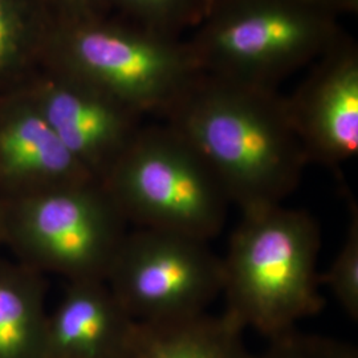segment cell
I'll use <instances>...</instances> for the list:
<instances>
[{"mask_svg": "<svg viewBox=\"0 0 358 358\" xmlns=\"http://www.w3.org/2000/svg\"><path fill=\"white\" fill-rule=\"evenodd\" d=\"M164 120L242 213L282 205L308 165L278 90L202 73Z\"/></svg>", "mask_w": 358, "mask_h": 358, "instance_id": "6da1fadb", "label": "cell"}, {"mask_svg": "<svg viewBox=\"0 0 358 358\" xmlns=\"http://www.w3.org/2000/svg\"><path fill=\"white\" fill-rule=\"evenodd\" d=\"M320 247V226L304 210L276 205L242 213L222 259L223 316L241 331L273 338L317 315Z\"/></svg>", "mask_w": 358, "mask_h": 358, "instance_id": "7a4b0ae2", "label": "cell"}, {"mask_svg": "<svg viewBox=\"0 0 358 358\" xmlns=\"http://www.w3.org/2000/svg\"><path fill=\"white\" fill-rule=\"evenodd\" d=\"M41 68L76 77L142 117L162 118L202 75L185 38L110 16L56 20Z\"/></svg>", "mask_w": 358, "mask_h": 358, "instance_id": "3957f363", "label": "cell"}, {"mask_svg": "<svg viewBox=\"0 0 358 358\" xmlns=\"http://www.w3.org/2000/svg\"><path fill=\"white\" fill-rule=\"evenodd\" d=\"M343 35L337 15L312 0H234L186 41L202 73L278 90Z\"/></svg>", "mask_w": 358, "mask_h": 358, "instance_id": "277c9868", "label": "cell"}, {"mask_svg": "<svg viewBox=\"0 0 358 358\" xmlns=\"http://www.w3.org/2000/svg\"><path fill=\"white\" fill-rule=\"evenodd\" d=\"M128 223L208 242L230 199L203 158L167 124L142 127L103 182Z\"/></svg>", "mask_w": 358, "mask_h": 358, "instance_id": "5b68a950", "label": "cell"}, {"mask_svg": "<svg viewBox=\"0 0 358 358\" xmlns=\"http://www.w3.org/2000/svg\"><path fill=\"white\" fill-rule=\"evenodd\" d=\"M128 224L97 180L0 199L1 245L17 262L69 282H105Z\"/></svg>", "mask_w": 358, "mask_h": 358, "instance_id": "8992f818", "label": "cell"}, {"mask_svg": "<svg viewBox=\"0 0 358 358\" xmlns=\"http://www.w3.org/2000/svg\"><path fill=\"white\" fill-rule=\"evenodd\" d=\"M137 322L205 313L223 289V264L206 241L171 231H128L105 279Z\"/></svg>", "mask_w": 358, "mask_h": 358, "instance_id": "52a82bcc", "label": "cell"}, {"mask_svg": "<svg viewBox=\"0 0 358 358\" xmlns=\"http://www.w3.org/2000/svg\"><path fill=\"white\" fill-rule=\"evenodd\" d=\"M65 148L100 183L141 130V115L63 72L40 68L24 87Z\"/></svg>", "mask_w": 358, "mask_h": 358, "instance_id": "ba28073f", "label": "cell"}, {"mask_svg": "<svg viewBox=\"0 0 358 358\" xmlns=\"http://www.w3.org/2000/svg\"><path fill=\"white\" fill-rule=\"evenodd\" d=\"M308 164L337 167L358 153V48L343 35L284 97Z\"/></svg>", "mask_w": 358, "mask_h": 358, "instance_id": "9c48e42d", "label": "cell"}, {"mask_svg": "<svg viewBox=\"0 0 358 358\" xmlns=\"http://www.w3.org/2000/svg\"><path fill=\"white\" fill-rule=\"evenodd\" d=\"M90 180L26 90L0 94V199Z\"/></svg>", "mask_w": 358, "mask_h": 358, "instance_id": "30bf717a", "label": "cell"}, {"mask_svg": "<svg viewBox=\"0 0 358 358\" xmlns=\"http://www.w3.org/2000/svg\"><path fill=\"white\" fill-rule=\"evenodd\" d=\"M137 325L106 282H71L48 316L45 358H130Z\"/></svg>", "mask_w": 358, "mask_h": 358, "instance_id": "8fae6325", "label": "cell"}, {"mask_svg": "<svg viewBox=\"0 0 358 358\" xmlns=\"http://www.w3.org/2000/svg\"><path fill=\"white\" fill-rule=\"evenodd\" d=\"M47 288L44 273L0 259V358H45Z\"/></svg>", "mask_w": 358, "mask_h": 358, "instance_id": "7c38bea8", "label": "cell"}, {"mask_svg": "<svg viewBox=\"0 0 358 358\" xmlns=\"http://www.w3.org/2000/svg\"><path fill=\"white\" fill-rule=\"evenodd\" d=\"M239 328L223 315L202 313L167 322H138L130 358H257Z\"/></svg>", "mask_w": 358, "mask_h": 358, "instance_id": "4fadbf2b", "label": "cell"}, {"mask_svg": "<svg viewBox=\"0 0 358 358\" xmlns=\"http://www.w3.org/2000/svg\"><path fill=\"white\" fill-rule=\"evenodd\" d=\"M55 23L44 0H0V94L24 87L41 68Z\"/></svg>", "mask_w": 358, "mask_h": 358, "instance_id": "5bb4252c", "label": "cell"}, {"mask_svg": "<svg viewBox=\"0 0 358 358\" xmlns=\"http://www.w3.org/2000/svg\"><path fill=\"white\" fill-rule=\"evenodd\" d=\"M121 19L167 38H182L205 19L201 0H113Z\"/></svg>", "mask_w": 358, "mask_h": 358, "instance_id": "9a60e30c", "label": "cell"}, {"mask_svg": "<svg viewBox=\"0 0 358 358\" xmlns=\"http://www.w3.org/2000/svg\"><path fill=\"white\" fill-rule=\"evenodd\" d=\"M322 282L352 320H358V211L352 210L344 243Z\"/></svg>", "mask_w": 358, "mask_h": 358, "instance_id": "2e32d148", "label": "cell"}, {"mask_svg": "<svg viewBox=\"0 0 358 358\" xmlns=\"http://www.w3.org/2000/svg\"><path fill=\"white\" fill-rule=\"evenodd\" d=\"M257 358H358L356 349L343 341L294 329L269 338L268 349Z\"/></svg>", "mask_w": 358, "mask_h": 358, "instance_id": "e0dca14e", "label": "cell"}, {"mask_svg": "<svg viewBox=\"0 0 358 358\" xmlns=\"http://www.w3.org/2000/svg\"><path fill=\"white\" fill-rule=\"evenodd\" d=\"M57 22H76L110 16L113 0H44Z\"/></svg>", "mask_w": 358, "mask_h": 358, "instance_id": "ac0fdd59", "label": "cell"}, {"mask_svg": "<svg viewBox=\"0 0 358 358\" xmlns=\"http://www.w3.org/2000/svg\"><path fill=\"white\" fill-rule=\"evenodd\" d=\"M321 7L327 8L334 15L356 13L358 11V0H312Z\"/></svg>", "mask_w": 358, "mask_h": 358, "instance_id": "d6986e66", "label": "cell"}, {"mask_svg": "<svg viewBox=\"0 0 358 358\" xmlns=\"http://www.w3.org/2000/svg\"><path fill=\"white\" fill-rule=\"evenodd\" d=\"M202 6H203V11H205V17H207L210 13L217 11L219 8L227 6L234 0H201ZM205 20V19H203Z\"/></svg>", "mask_w": 358, "mask_h": 358, "instance_id": "ffe728a7", "label": "cell"}, {"mask_svg": "<svg viewBox=\"0 0 358 358\" xmlns=\"http://www.w3.org/2000/svg\"><path fill=\"white\" fill-rule=\"evenodd\" d=\"M0 247H1V238H0Z\"/></svg>", "mask_w": 358, "mask_h": 358, "instance_id": "44dd1931", "label": "cell"}]
</instances>
